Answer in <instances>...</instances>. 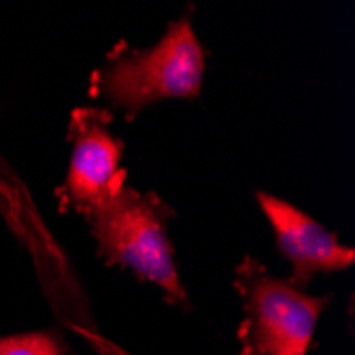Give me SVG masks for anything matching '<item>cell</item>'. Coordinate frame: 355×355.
<instances>
[{
  "mask_svg": "<svg viewBox=\"0 0 355 355\" xmlns=\"http://www.w3.org/2000/svg\"><path fill=\"white\" fill-rule=\"evenodd\" d=\"M205 58L191 19L181 17L151 49L135 51L125 43L115 45L107 62L94 71L89 96L105 98L128 119H135L157 101L196 98L202 89Z\"/></svg>",
  "mask_w": 355,
  "mask_h": 355,
  "instance_id": "1",
  "label": "cell"
},
{
  "mask_svg": "<svg viewBox=\"0 0 355 355\" xmlns=\"http://www.w3.org/2000/svg\"><path fill=\"white\" fill-rule=\"evenodd\" d=\"M175 215L155 191L121 185L109 200L85 213L98 253L109 266H123L141 281L157 285L173 304L187 306L166 223Z\"/></svg>",
  "mask_w": 355,
  "mask_h": 355,
  "instance_id": "2",
  "label": "cell"
},
{
  "mask_svg": "<svg viewBox=\"0 0 355 355\" xmlns=\"http://www.w3.org/2000/svg\"><path fill=\"white\" fill-rule=\"evenodd\" d=\"M234 287L245 306L239 326L241 355H309L326 296H311L272 277L260 260L245 257L234 270Z\"/></svg>",
  "mask_w": 355,
  "mask_h": 355,
  "instance_id": "3",
  "label": "cell"
},
{
  "mask_svg": "<svg viewBox=\"0 0 355 355\" xmlns=\"http://www.w3.org/2000/svg\"><path fill=\"white\" fill-rule=\"evenodd\" d=\"M111 121L113 113L107 109L77 107L71 113V166L67 181L58 189L62 211L85 215L123 185L125 171L119 168L123 143L111 135Z\"/></svg>",
  "mask_w": 355,
  "mask_h": 355,
  "instance_id": "4",
  "label": "cell"
},
{
  "mask_svg": "<svg viewBox=\"0 0 355 355\" xmlns=\"http://www.w3.org/2000/svg\"><path fill=\"white\" fill-rule=\"evenodd\" d=\"M255 200L272 225L279 251L294 266V275L289 279L294 287H306L317 272H334L353 266L355 251L340 245L332 232L304 211L266 191H257Z\"/></svg>",
  "mask_w": 355,
  "mask_h": 355,
  "instance_id": "5",
  "label": "cell"
},
{
  "mask_svg": "<svg viewBox=\"0 0 355 355\" xmlns=\"http://www.w3.org/2000/svg\"><path fill=\"white\" fill-rule=\"evenodd\" d=\"M0 355H69L55 332H28L0 336Z\"/></svg>",
  "mask_w": 355,
  "mask_h": 355,
  "instance_id": "6",
  "label": "cell"
}]
</instances>
